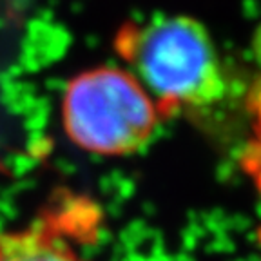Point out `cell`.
<instances>
[{
	"instance_id": "1",
	"label": "cell",
	"mask_w": 261,
	"mask_h": 261,
	"mask_svg": "<svg viewBox=\"0 0 261 261\" xmlns=\"http://www.w3.org/2000/svg\"><path fill=\"white\" fill-rule=\"evenodd\" d=\"M114 51L152 98L162 120L223 100L227 78L220 51L194 16L154 15L127 22L116 31Z\"/></svg>"
},
{
	"instance_id": "2",
	"label": "cell",
	"mask_w": 261,
	"mask_h": 261,
	"mask_svg": "<svg viewBox=\"0 0 261 261\" xmlns=\"http://www.w3.org/2000/svg\"><path fill=\"white\" fill-rule=\"evenodd\" d=\"M60 118L78 149L98 156H129L151 142L160 111L127 69L100 65L71 78Z\"/></svg>"
},
{
	"instance_id": "3",
	"label": "cell",
	"mask_w": 261,
	"mask_h": 261,
	"mask_svg": "<svg viewBox=\"0 0 261 261\" xmlns=\"http://www.w3.org/2000/svg\"><path fill=\"white\" fill-rule=\"evenodd\" d=\"M0 261H86L49 218L18 230H0Z\"/></svg>"
},
{
	"instance_id": "4",
	"label": "cell",
	"mask_w": 261,
	"mask_h": 261,
	"mask_svg": "<svg viewBox=\"0 0 261 261\" xmlns=\"http://www.w3.org/2000/svg\"><path fill=\"white\" fill-rule=\"evenodd\" d=\"M249 111L252 114V130L241 151L240 165L261 196V80L252 87L249 96Z\"/></svg>"
}]
</instances>
